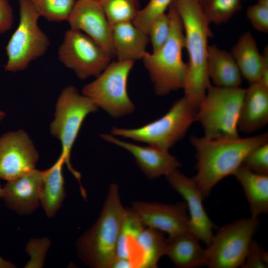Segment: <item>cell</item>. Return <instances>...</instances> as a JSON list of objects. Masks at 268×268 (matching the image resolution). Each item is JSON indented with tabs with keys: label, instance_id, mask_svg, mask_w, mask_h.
Wrapping results in <instances>:
<instances>
[{
	"label": "cell",
	"instance_id": "obj_1",
	"mask_svg": "<svg viewBox=\"0 0 268 268\" xmlns=\"http://www.w3.org/2000/svg\"><path fill=\"white\" fill-rule=\"evenodd\" d=\"M190 142L197 160V173L192 178L205 199L220 181L233 175L252 149L268 142V134L221 139L193 136Z\"/></svg>",
	"mask_w": 268,
	"mask_h": 268
},
{
	"label": "cell",
	"instance_id": "obj_2",
	"mask_svg": "<svg viewBox=\"0 0 268 268\" xmlns=\"http://www.w3.org/2000/svg\"><path fill=\"white\" fill-rule=\"evenodd\" d=\"M180 18L188 55L184 97L197 110L211 85L207 69L208 39L212 36L210 23L199 0H175Z\"/></svg>",
	"mask_w": 268,
	"mask_h": 268
},
{
	"label": "cell",
	"instance_id": "obj_3",
	"mask_svg": "<svg viewBox=\"0 0 268 268\" xmlns=\"http://www.w3.org/2000/svg\"><path fill=\"white\" fill-rule=\"evenodd\" d=\"M126 210L118 186L111 184L98 219L76 242L78 256L85 264L93 268H110Z\"/></svg>",
	"mask_w": 268,
	"mask_h": 268
},
{
	"label": "cell",
	"instance_id": "obj_4",
	"mask_svg": "<svg viewBox=\"0 0 268 268\" xmlns=\"http://www.w3.org/2000/svg\"><path fill=\"white\" fill-rule=\"evenodd\" d=\"M171 19L169 37L159 49L147 52L142 60L158 96L183 89L188 71L183 59L185 48L184 31L173 2L168 9Z\"/></svg>",
	"mask_w": 268,
	"mask_h": 268
},
{
	"label": "cell",
	"instance_id": "obj_5",
	"mask_svg": "<svg viewBox=\"0 0 268 268\" xmlns=\"http://www.w3.org/2000/svg\"><path fill=\"white\" fill-rule=\"evenodd\" d=\"M98 109L89 98L80 94L74 86H68L62 89L58 98L54 119L50 125V134L60 142L64 164L78 181L82 195L86 191L81 183L80 173L71 163V152L84 119Z\"/></svg>",
	"mask_w": 268,
	"mask_h": 268
},
{
	"label": "cell",
	"instance_id": "obj_6",
	"mask_svg": "<svg viewBox=\"0 0 268 268\" xmlns=\"http://www.w3.org/2000/svg\"><path fill=\"white\" fill-rule=\"evenodd\" d=\"M245 89L210 85L197 110L195 122L202 126L209 139L239 137L238 121Z\"/></svg>",
	"mask_w": 268,
	"mask_h": 268
},
{
	"label": "cell",
	"instance_id": "obj_7",
	"mask_svg": "<svg viewBox=\"0 0 268 268\" xmlns=\"http://www.w3.org/2000/svg\"><path fill=\"white\" fill-rule=\"evenodd\" d=\"M196 112L197 110L183 96L159 119L137 128L113 127L111 134L113 136L147 143L168 151L183 138L195 122Z\"/></svg>",
	"mask_w": 268,
	"mask_h": 268
},
{
	"label": "cell",
	"instance_id": "obj_8",
	"mask_svg": "<svg viewBox=\"0 0 268 268\" xmlns=\"http://www.w3.org/2000/svg\"><path fill=\"white\" fill-rule=\"evenodd\" d=\"M18 2L19 22L6 46L7 60L4 65L5 71L14 73L25 70L50 45L49 37L39 26L40 16L30 0Z\"/></svg>",
	"mask_w": 268,
	"mask_h": 268
},
{
	"label": "cell",
	"instance_id": "obj_9",
	"mask_svg": "<svg viewBox=\"0 0 268 268\" xmlns=\"http://www.w3.org/2000/svg\"><path fill=\"white\" fill-rule=\"evenodd\" d=\"M134 64L131 61L111 62L94 81L83 87L82 94L113 118L132 113L135 106L129 97L127 83Z\"/></svg>",
	"mask_w": 268,
	"mask_h": 268
},
{
	"label": "cell",
	"instance_id": "obj_10",
	"mask_svg": "<svg viewBox=\"0 0 268 268\" xmlns=\"http://www.w3.org/2000/svg\"><path fill=\"white\" fill-rule=\"evenodd\" d=\"M259 225L258 218L251 216L221 227L206 248V266L210 268L241 267Z\"/></svg>",
	"mask_w": 268,
	"mask_h": 268
},
{
	"label": "cell",
	"instance_id": "obj_11",
	"mask_svg": "<svg viewBox=\"0 0 268 268\" xmlns=\"http://www.w3.org/2000/svg\"><path fill=\"white\" fill-rule=\"evenodd\" d=\"M59 60L81 80L98 76L112 57L85 33L70 29L65 33L58 51Z\"/></svg>",
	"mask_w": 268,
	"mask_h": 268
},
{
	"label": "cell",
	"instance_id": "obj_12",
	"mask_svg": "<svg viewBox=\"0 0 268 268\" xmlns=\"http://www.w3.org/2000/svg\"><path fill=\"white\" fill-rule=\"evenodd\" d=\"M39 153L27 132L10 131L0 136V178L8 181L35 169Z\"/></svg>",
	"mask_w": 268,
	"mask_h": 268
},
{
	"label": "cell",
	"instance_id": "obj_13",
	"mask_svg": "<svg viewBox=\"0 0 268 268\" xmlns=\"http://www.w3.org/2000/svg\"><path fill=\"white\" fill-rule=\"evenodd\" d=\"M165 177L170 186L185 201L190 219V231L208 246L213 236V230L215 226L205 210V199L197 184L192 178L177 170Z\"/></svg>",
	"mask_w": 268,
	"mask_h": 268
},
{
	"label": "cell",
	"instance_id": "obj_14",
	"mask_svg": "<svg viewBox=\"0 0 268 268\" xmlns=\"http://www.w3.org/2000/svg\"><path fill=\"white\" fill-rule=\"evenodd\" d=\"M131 209L145 227L165 232L169 236L190 231V219L185 202L166 204L135 201Z\"/></svg>",
	"mask_w": 268,
	"mask_h": 268
},
{
	"label": "cell",
	"instance_id": "obj_15",
	"mask_svg": "<svg viewBox=\"0 0 268 268\" xmlns=\"http://www.w3.org/2000/svg\"><path fill=\"white\" fill-rule=\"evenodd\" d=\"M67 21L71 29L85 33L112 58L115 56L112 42V25L99 1L77 0Z\"/></svg>",
	"mask_w": 268,
	"mask_h": 268
},
{
	"label": "cell",
	"instance_id": "obj_16",
	"mask_svg": "<svg viewBox=\"0 0 268 268\" xmlns=\"http://www.w3.org/2000/svg\"><path fill=\"white\" fill-rule=\"evenodd\" d=\"M42 184L41 171L35 168L7 181L2 188L1 199L6 206L16 213L30 215L40 205Z\"/></svg>",
	"mask_w": 268,
	"mask_h": 268
},
{
	"label": "cell",
	"instance_id": "obj_17",
	"mask_svg": "<svg viewBox=\"0 0 268 268\" xmlns=\"http://www.w3.org/2000/svg\"><path fill=\"white\" fill-rule=\"evenodd\" d=\"M100 136L105 141L130 153L135 158L139 169L149 179L165 176L181 166L178 159L168 151L152 145L141 146L126 142L111 134H101Z\"/></svg>",
	"mask_w": 268,
	"mask_h": 268
},
{
	"label": "cell",
	"instance_id": "obj_18",
	"mask_svg": "<svg viewBox=\"0 0 268 268\" xmlns=\"http://www.w3.org/2000/svg\"><path fill=\"white\" fill-rule=\"evenodd\" d=\"M268 122V86L261 81L249 84L245 89L241 105L238 128L252 133L264 127Z\"/></svg>",
	"mask_w": 268,
	"mask_h": 268
},
{
	"label": "cell",
	"instance_id": "obj_19",
	"mask_svg": "<svg viewBox=\"0 0 268 268\" xmlns=\"http://www.w3.org/2000/svg\"><path fill=\"white\" fill-rule=\"evenodd\" d=\"M149 42L148 34L133 22L118 23L112 26V42L115 56L118 61L142 59L147 53Z\"/></svg>",
	"mask_w": 268,
	"mask_h": 268
},
{
	"label": "cell",
	"instance_id": "obj_20",
	"mask_svg": "<svg viewBox=\"0 0 268 268\" xmlns=\"http://www.w3.org/2000/svg\"><path fill=\"white\" fill-rule=\"evenodd\" d=\"M199 241L190 231L169 236L165 255L179 268L206 266L207 250L201 246Z\"/></svg>",
	"mask_w": 268,
	"mask_h": 268
},
{
	"label": "cell",
	"instance_id": "obj_21",
	"mask_svg": "<svg viewBox=\"0 0 268 268\" xmlns=\"http://www.w3.org/2000/svg\"><path fill=\"white\" fill-rule=\"evenodd\" d=\"M207 69L210 80L216 86L236 88L242 84L243 77L231 53L215 44L208 46Z\"/></svg>",
	"mask_w": 268,
	"mask_h": 268
},
{
	"label": "cell",
	"instance_id": "obj_22",
	"mask_svg": "<svg viewBox=\"0 0 268 268\" xmlns=\"http://www.w3.org/2000/svg\"><path fill=\"white\" fill-rule=\"evenodd\" d=\"M64 164V158L60 154L50 167L41 171L42 184L40 205L46 216L50 218L56 214L66 195L63 174Z\"/></svg>",
	"mask_w": 268,
	"mask_h": 268
},
{
	"label": "cell",
	"instance_id": "obj_23",
	"mask_svg": "<svg viewBox=\"0 0 268 268\" xmlns=\"http://www.w3.org/2000/svg\"><path fill=\"white\" fill-rule=\"evenodd\" d=\"M241 184L249 205L251 216L268 212V175L256 173L241 165L233 175Z\"/></svg>",
	"mask_w": 268,
	"mask_h": 268
},
{
	"label": "cell",
	"instance_id": "obj_24",
	"mask_svg": "<svg viewBox=\"0 0 268 268\" xmlns=\"http://www.w3.org/2000/svg\"><path fill=\"white\" fill-rule=\"evenodd\" d=\"M233 57L243 78L252 83L259 81L263 70V57L252 34L247 31L232 48Z\"/></svg>",
	"mask_w": 268,
	"mask_h": 268
},
{
	"label": "cell",
	"instance_id": "obj_25",
	"mask_svg": "<svg viewBox=\"0 0 268 268\" xmlns=\"http://www.w3.org/2000/svg\"><path fill=\"white\" fill-rule=\"evenodd\" d=\"M167 238L163 232L145 227L136 241V268H155L165 255Z\"/></svg>",
	"mask_w": 268,
	"mask_h": 268
},
{
	"label": "cell",
	"instance_id": "obj_26",
	"mask_svg": "<svg viewBox=\"0 0 268 268\" xmlns=\"http://www.w3.org/2000/svg\"><path fill=\"white\" fill-rule=\"evenodd\" d=\"M145 227L135 213L131 209L126 210L117 244L115 258L132 261L135 254L137 238Z\"/></svg>",
	"mask_w": 268,
	"mask_h": 268
},
{
	"label": "cell",
	"instance_id": "obj_27",
	"mask_svg": "<svg viewBox=\"0 0 268 268\" xmlns=\"http://www.w3.org/2000/svg\"><path fill=\"white\" fill-rule=\"evenodd\" d=\"M99 2L112 26L133 22L140 10L138 0H100Z\"/></svg>",
	"mask_w": 268,
	"mask_h": 268
},
{
	"label": "cell",
	"instance_id": "obj_28",
	"mask_svg": "<svg viewBox=\"0 0 268 268\" xmlns=\"http://www.w3.org/2000/svg\"><path fill=\"white\" fill-rule=\"evenodd\" d=\"M202 10L210 23L227 22L241 8V0H199Z\"/></svg>",
	"mask_w": 268,
	"mask_h": 268
},
{
	"label": "cell",
	"instance_id": "obj_29",
	"mask_svg": "<svg viewBox=\"0 0 268 268\" xmlns=\"http://www.w3.org/2000/svg\"><path fill=\"white\" fill-rule=\"evenodd\" d=\"M40 16L49 22L68 19L77 0H30Z\"/></svg>",
	"mask_w": 268,
	"mask_h": 268
},
{
	"label": "cell",
	"instance_id": "obj_30",
	"mask_svg": "<svg viewBox=\"0 0 268 268\" xmlns=\"http://www.w3.org/2000/svg\"><path fill=\"white\" fill-rule=\"evenodd\" d=\"M175 0H150L147 5L140 9L133 23L147 34L152 21L158 16L166 13Z\"/></svg>",
	"mask_w": 268,
	"mask_h": 268
},
{
	"label": "cell",
	"instance_id": "obj_31",
	"mask_svg": "<svg viewBox=\"0 0 268 268\" xmlns=\"http://www.w3.org/2000/svg\"><path fill=\"white\" fill-rule=\"evenodd\" d=\"M171 28V19L168 12L158 16L152 21L147 34L152 51L157 50L165 43L170 34Z\"/></svg>",
	"mask_w": 268,
	"mask_h": 268
},
{
	"label": "cell",
	"instance_id": "obj_32",
	"mask_svg": "<svg viewBox=\"0 0 268 268\" xmlns=\"http://www.w3.org/2000/svg\"><path fill=\"white\" fill-rule=\"evenodd\" d=\"M51 242L47 237L33 238L27 243L25 251L30 259L24 266L25 268H41L44 266L47 253Z\"/></svg>",
	"mask_w": 268,
	"mask_h": 268
},
{
	"label": "cell",
	"instance_id": "obj_33",
	"mask_svg": "<svg viewBox=\"0 0 268 268\" xmlns=\"http://www.w3.org/2000/svg\"><path fill=\"white\" fill-rule=\"evenodd\" d=\"M242 165L256 173L268 175V142L252 149Z\"/></svg>",
	"mask_w": 268,
	"mask_h": 268
},
{
	"label": "cell",
	"instance_id": "obj_34",
	"mask_svg": "<svg viewBox=\"0 0 268 268\" xmlns=\"http://www.w3.org/2000/svg\"><path fill=\"white\" fill-rule=\"evenodd\" d=\"M268 266V254L253 239L249 245L242 268H266Z\"/></svg>",
	"mask_w": 268,
	"mask_h": 268
},
{
	"label": "cell",
	"instance_id": "obj_35",
	"mask_svg": "<svg viewBox=\"0 0 268 268\" xmlns=\"http://www.w3.org/2000/svg\"><path fill=\"white\" fill-rule=\"evenodd\" d=\"M246 16L252 26L257 31L268 33V6L257 3L250 6Z\"/></svg>",
	"mask_w": 268,
	"mask_h": 268
},
{
	"label": "cell",
	"instance_id": "obj_36",
	"mask_svg": "<svg viewBox=\"0 0 268 268\" xmlns=\"http://www.w3.org/2000/svg\"><path fill=\"white\" fill-rule=\"evenodd\" d=\"M13 22V10L9 0H0V34L10 30Z\"/></svg>",
	"mask_w": 268,
	"mask_h": 268
},
{
	"label": "cell",
	"instance_id": "obj_37",
	"mask_svg": "<svg viewBox=\"0 0 268 268\" xmlns=\"http://www.w3.org/2000/svg\"><path fill=\"white\" fill-rule=\"evenodd\" d=\"M263 70L260 81L268 86V47L266 46L262 53Z\"/></svg>",
	"mask_w": 268,
	"mask_h": 268
},
{
	"label": "cell",
	"instance_id": "obj_38",
	"mask_svg": "<svg viewBox=\"0 0 268 268\" xmlns=\"http://www.w3.org/2000/svg\"><path fill=\"white\" fill-rule=\"evenodd\" d=\"M110 268H134L131 262L123 258H115Z\"/></svg>",
	"mask_w": 268,
	"mask_h": 268
},
{
	"label": "cell",
	"instance_id": "obj_39",
	"mask_svg": "<svg viewBox=\"0 0 268 268\" xmlns=\"http://www.w3.org/2000/svg\"><path fill=\"white\" fill-rule=\"evenodd\" d=\"M16 266L11 261L4 259L0 256V268H15Z\"/></svg>",
	"mask_w": 268,
	"mask_h": 268
},
{
	"label": "cell",
	"instance_id": "obj_40",
	"mask_svg": "<svg viewBox=\"0 0 268 268\" xmlns=\"http://www.w3.org/2000/svg\"><path fill=\"white\" fill-rule=\"evenodd\" d=\"M257 3L263 5L268 6V0H258Z\"/></svg>",
	"mask_w": 268,
	"mask_h": 268
},
{
	"label": "cell",
	"instance_id": "obj_41",
	"mask_svg": "<svg viewBox=\"0 0 268 268\" xmlns=\"http://www.w3.org/2000/svg\"><path fill=\"white\" fill-rule=\"evenodd\" d=\"M6 116V113L3 111L0 110V123L4 119Z\"/></svg>",
	"mask_w": 268,
	"mask_h": 268
},
{
	"label": "cell",
	"instance_id": "obj_42",
	"mask_svg": "<svg viewBox=\"0 0 268 268\" xmlns=\"http://www.w3.org/2000/svg\"><path fill=\"white\" fill-rule=\"evenodd\" d=\"M2 188V187L1 186L0 184V200L1 199Z\"/></svg>",
	"mask_w": 268,
	"mask_h": 268
},
{
	"label": "cell",
	"instance_id": "obj_43",
	"mask_svg": "<svg viewBox=\"0 0 268 268\" xmlns=\"http://www.w3.org/2000/svg\"><path fill=\"white\" fill-rule=\"evenodd\" d=\"M94 0V1H99L100 0Z\"/></svg>",
	"mask_w": 268,
	"mask_h": 268
}]
</instances>
